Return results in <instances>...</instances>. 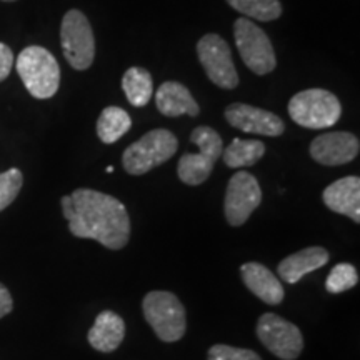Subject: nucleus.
<instances>
[{"mask_svg":"<svg viewBox=\"0 0 360 360\" xmlns=\"http://www.w3.org/2000/svg\"><path fill=\"white\" fill-rule=\"evenodd\" d=\"M60 205L74 237L97 240L110 250L127 245L130 219L119 199L92 188H77L62 197Z\"/></svg>","mask_w":360,"mask_h":360,"instance_id":"1","label":"nucleus"},{"mask_svg":"<svg viewBox=\"0 0 360 360\" xmlns=\"http://www.w3.org/2000/svg\"><path fill=\"white\" fill-rule=\"evenodd\" d=\"M15 67L30 96L40 101L56 96L60 85V67L47 49L40 45L25 47L17 57Z\"/></svg>","mask_w":360,"mask_h":360,"instance_id":"2","label":"nucleus"},{"mask_svg":"<svg viewBox=\"0 0 360 360\" xmlns=\"http://www.w3.org/2000/svg\"><path fill=\"white\" fill-rule=\"evenodd\" d=\"M179 148L177 137L167 129H155L125 148L122 165L130 175H143L172 159Z\"/></svg>","mask_w":360,"mask_h":360,"instance_id":"3","label":"nucleus"},{"mask_svg":"<svg viewBox=\"0 0 360 360\" xmlns=\"http://www.w3.org/2000/svg\"><path fill=\"white\" fill-rule=\"evenodd\" d=\"M191 142L199 147V154H184L177 165V175L187 186H200L212 174L224 150L222 137L212 127L200 125L191 134Z\"/></svg>","mask_w":360,"mask_h":360,"instance_id":"4","label":"nucleus"},{"mask_svg":"<svg viewBox=\"0 0 360 360\" xmlns=\"http://www.w3.org/2000/svg\"><path fill=\"white\" fill-rule=\"evenodd\" d=\"M289 115L300 127L328 129L339 122L342 105L339 98L328 90L307 89L290 98Z\"/></svg>","mask_w":360,"mask_h":360,"instance_id":"5","label":"nucleus"},{"mask_svg":"<svg viewBox=\"0 0 360 360\" xmlns=\"http://www.w3.org/2000/svg\"><path fill=\"white\" fill-rule=\"evenodd\" d=\"M143 317L160 340L177 342L186 334V309L177 295L165 290H152L143 297Z\"/></svg>","mask_w":360,"mask_h":360,"instance_id":"6","label":"nucleus"},{"mask_svg":"<svg viewBox=\"0 0 360 360\" xmlns=\"http://www.w3.org/2000/svg\"><path fill=\"white\" fill-rule=\"evenodd\" d=\"M60 44L64 57L75 70H87L96 58V37L92 25L80 11L72 8L60 25Z\"/></svg>","mask_w":360,"mask_h":360,"instance_id":"7","label":"nucleus"},{"mask_svg":"<svg viewBox=\"0 0 360 360\" xmlns=\"http://www.w3.org/2000/svg\"><path fill=\"white\" fill-rule=\"evenodd\" d=\"M233 37L244 64L257 75H267L276 69L277 58L269 35L254 22L240 17L233 24Z\"/></svg>","mask_w":360,"mask_h":360,"instance_id":"8","label":"nucleus"},{"mask_svg":"<svg viewBox=\"0 0 360 360\" xmlns=\"http://www.w3.org/2000/svg\"><path fill=\"white\" fill-rule=\"evenodd\" d=\"M259 340L282 360H295L304 350V337L300 328L281 315L267 312L257 322Z\"/></svg>","mask_w":360,"mask_h":360,"instance_id":"9","label":"nucleus"},{"mask_svg":"<svg viewBox=\"0 0 360 360\" xmlns=\"http://www.w3.org/2000/svg\"><path fill=\"white\" fill-rule=\"evenodd\" d=\"M197 56L207 77L220 89L232 90L238 85V74L229 44L217 34H207L197 44Z\"/></svg>","mask_w":360,"mask_h":360,"instance_id":"10","label":"nucleus"},{"mask_svg":"<svg viewBox=\"0 0 360 360\" xmlns=\"http://www.w3.org/2000/svg\"><path fill=\"white\" fill-rule=\"evenodd\" d=\"M262 202L259 180L249 172H237L225 192V219L232 227L244 225Z\"/></svg>","mask_w":360,"mask_h":360,"instance_id":"11","label":"nucleus"},{"mask_svg":"<svg viewBox=\"0 0 360 360\" xmlns=\"http://www.w3.org/2000/svg\"><path fill=\"white\" fill-rule=\"evenodd\" d=\"M227 122L242 132L265 135V137H278L285 132V124L281 117L272 112L247 105V103H232L225 109Z\"/></svg>","mask_w":360,"mask_h":360,"instance_id":"12","label":"nucleus"},{"mask_svg":"<svg viewBox=\"0 0 360 360\" xmlns=\"http://www.w3.org/2000/svg\"><path fill=\"white\" fill-rule=\"evenodd\" d=\"M360 142L350 132H328L315 137L310 143V155L321 165L337 167L352 162L359 155Z\"/></svg>","mask_w":360,"mask_h":360,"instance_id":"13","label":"nucleus"},{"mask_svg":"<svg viewBox=\"0 0 360 360\" xmlns=\"http://www.w3.org/2000/svg\"><path fill=\"white\" fill-rule=\"evenodd\" d=\"M322 200L332 212L347 215L360 222V179L355 175L335 180L322 193Z\"/></svg>","mask_w":360,"mask_h":360,"instance_id":"14","label":"nucleus"},{"mask_svg":"<svg viewBox=\"0 0 360 360\" xmlns=\"http://www.w3.org/2000/svg\"><path fill=\"white\" fill-rule=\"evenodd\" d=\"M242 281L252 294L269 305H278L283 300V287L274 272L259 262H247L240 267Z\"/></svg>","mask_w":360,"mask_h":360,"instance_id":"15","label":"nucleus"},{"mask_svg":"<svg viewBox=\"0 0 360 360\" xmlns=\"http://www.w3.org/2000/svg\"><path fill=\"white\" fill-rule=\"evenodd\" d=\"M157 109L165 117H180V115H199V105L193 101L191 90L180 82H164L155 94Z\"/></svg>","mask_w":360,"mask_h":360,"instance_id":"16","label":"nucleus"},{"mask_svg":"<svg viewBox=\"0 0 360 360\" xmlns=\"http://www.w3.org/2000/svg\"><path fill=\"white\" fill-rule=\"evenodd\" d=\"M125 337V323L119 314L103 310L97 315L96 322L89 330V344L98 352H114Z\"/></svg>","mask_w":360,"mask_h":360,"instance_id":"17","label":"nucleus"},{"mask_svg":"<svg viewBox=\"0 0 360 360\" xmlns=\"http://www.w3.org/2000/svg\"><path fill=\"white\" fill-rule=\"evenodd\" d=\"M328 259L330 255L323 247H307L283 259L277 267L278 276L287 283H295L307 274L323 267Z\"/></svg>","mask_w":360,"mask_h":360,"instance_id":"18","label":"nucleus"},{"mask_svg":"<svg viewBox=\"0 0 360 360\" xmlns=\"http://www.w3.org/2000/svg\"><path fill=\"white\" fill-rule=\"evenodd\" d=\"M122 89L125 97L134 107H146L154 94L150 72L143 67H130L124 74Z\"/></svg>","mask_w":360,"mask_h":360,"instance_id":"19","label":"nucleus"},{"mask_svg":"<svg viewBox=\"0 0 360 360\" xmlns=\"http://www.w3.org/2000/svg\"><path fill=\"white\" fill-rule=\"evenodd\" d=\"M132 127V119L120 107L110 105L102 110L97 120V135L103 143H114Z\"/></svg>","mask_w":360,"mask_h":360,"instance_id":"20","label":"nucleus"},{"mask_svg":"<svg viewBox=\"0 0 360 360\" xmlns=\"http://www.w3.org/2000/svg\"><path fill=\"white\" fill-rule=\"evenodd\" d=\"M224 162L227 167L240 169L255 165L265 154V143L260 141H242V139H233L225 150Z\"/></svg>","mask_w":360,"mask_h":360,"instance_id":"21","label":"nucleus"},{"mask_svg":"<svg viewBox=\"0 0 360 360\" xmlns=\"http://www.w3.org/2000/svg\"><path fill=\"white\" fill-rule=\"evenodd\" d=\"M227 4L233 11L260 22L277 20L282 15V4L278 0H227Z\"/></svg>","mask_w":360,"mask_h":360,"instance_id":"22","label":"nucleus"},{"mask_svg":"<svg viewBox=\"0 0 360 360\" xmlns=\"http://www.w3.org/2000/svg\"><path fill=\"white\" fill-rule=\"evenodd\" d=\"M357 283L359 274L352 264H337L328 274L326 289L328 294H342V292L354 289Z\"/></svg>","mask_w":360,"mask_h":360,"instance_id":"23","label":"nucleus"},{"mask_svg":"<svg viewBox=\"0 0 360 360\" xmlns=\"http://www.w3.org/2000/svg\"><path fill=\"white\" fill-rule=\"evenodd\" d=\"M22 184H24V175L19 169H8L0 174V212L17 199Z\"/></svg>","mask_w":360,"mask_h":360,"instance_id":"24","label":"nucleus"},{"mask_svg":"<svg viewBox=\"0 0 360 360\" xmlns=\"http://www.w3.org/2000/svg\"><path fill=\"white\" fill-rule=\"evenodd\" d=\"M207 360H262L257 352L250 349L232 347V345L215 344L207 352Z\"/></svg>","mask_w":360,"mask_h":360,"instance_id":"25","label":"nucleus"},{"mask_svg":"<svg viewBox=\"0 0 360 360\" xmlns=\"http://www.w3.org/2000/svg\"><path fill=\"white\" fill-rule=\"evenodd\" d=\"M13 62H15V58H13L12 49L7 44L0 42V82L11 75Z\"/></svg>","mask_w":360,"mask_h":360,"instance_id":"26","label":"nucleus"},{"mask_svg":"<svg viewBox=\"0 0 360 360\" xmlns=\"http://www.w3.org/2000/svg\"><path fill=\"white\" fill-rule=\"evenodd\" d=\"M13 309V300L11 292L4 283H0V319L6 317L7 314H11Z\"/></svg>","mask_w":360,"mask_h":360,"instance_id":"27","label":"nucleus"},{"mask_svg":"<svg viewBox=\"0 0 360 360\" xmlns=\"http://www.w3.org/2000/svg\"><path fill=\"white\" fill-rule=\"evenodd\" d=\"M105 170H107V172H109V174H110V172H112V170H114V167H112V165H109V167H107Z\"/></svg>","mask_w":360,"mask_h":360,"instance_id":"28","label":"nucleus"},{"mask_svg":"<svg viewBox=\"0 0 360 360\" xmlns=\"http://www.w3.org/2000/svg\"><path fill=\"white\" fill-rule=\"evenodd\" d=\"M2 2H15V0H2Z\"/></svg>","mask_w":360,"mask_h":360,"instance_id":"29","label":"nucleus"}]
</instances>
